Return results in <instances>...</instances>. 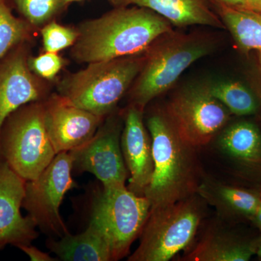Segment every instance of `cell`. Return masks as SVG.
Returning <instances> with one entry per match:
<instances>
[{
	"label": "cell",
	"mask_w": 261,
	"mask_h": 261,
	"mask_svg": "<svg viewBox=\"0 0 261 261\" xmlns=\"http://www.w3.org/2000/svg\"><path fill=\"white\" fill-rule=\"evenodd\" d=\"M218 148L226 157L247 167L261 166V133L248 121L226 126L218 135Z\"/></svg>",
	"instance_id": "d6986e66"
},
{
	"label": "cell",
	"mask_w": 261,
	"mask_h": 261,
	"mask_svg": "<svg viewBox=\"0 0 261 261\" xmlns=\"http://www.w3.org/2000/svg\"><path fill=\"white\" fill-rule=\"evenodd\" d=\"M63 65V59L58 53H47L29 61V66L34 73L51 80L59 73Z\"/></svg>",
	"instance_id": "d4e9b609"
},
{
	"label": "cell",
	"mask_w": 261,
	"mask_h": 261,
	"mask_svg": "<svg viewBox=\"0 0 261 261\" xmlns=\"http://www.w3.org/2000/svg\"><path fill=\"white\" fill-rule=\"evenodd\" d=\"M0 250H1V249H0Z\"/></svg>",
	"instance_id": "836d02e7"
},
{
	"label": "cell",
	"mask_w": 261,
	"mask_h": 261,
	"mask_svg": "<svg viewBox=\"0 0 261 261\" xmlns=\"http://www.w3.org/2000/svg\"><path fill=\"white\" fill-rule=\"evenodd\" d=\"M108 119L88 142L69 151L73 171L92 173L105 187L121 186L128 171L122 154L121 125Z\"/></svg>",
	"instance_id": "30bf717a"
},
{
	"label": "cell",
	"mask_w": 261,
	"mask_h": 261,
	"mask_svg": "<svg viewBox=\"0 0 261 261\" xmlns=\"http://www.w3.org/2000/svg\"><path fill=\"white\" fill-rule=\"evenodd\" d=\"M172 30L168 20L147 8L115 7L81 25L72 55L87 63L137 56Z\"/></svg>",
	"instance_id": "6da1fadb"
},
{
	"label": "cell",
	"mask_w": 261,
	"mask_h": 261,
	"mask_svg": "<svg viewBox=\"0 0 261 261\" xmlns=\"http://www.w3.org/2000/svg\"><path fill=\"white\" fill-rule=\"evenodd\" d=\"M0 153L27 181L47 167L57 153L46 128L43 101L25 105L7 117L0 130Z\"/></svg>",
	"instance_id": "8992f818"
},
{
	"label": "cell",
	"mask_w": 261,
	"mask_h": 261,
	"mask_svg": "<svg viewBox=\"0 0 261 261\" xmlns=\"http://www.w3.org/2000/svg\"><path fill=\"white\" fill-rule=\"evenodd\" d=\"M73 159L68 152L56 154L35 179L27 181L22 207L37 227L61 238L69 233L60 214L65 194L76 186L72 178Z\"/></svg>",
	"instance_id": "ba28073f"
},
{
	"label": "cell",
	"mask_w": 261,
	"mask_h": 261,
	"mask_svg": "<svg viewBox=\"0 0 261 261\" xmlns=\"http://www.w3.org/2000/svg\"><path fill=\"white\" fill-rule=\"evenodd\" d=\"M43 103L46 128L57 154L88 142L104 121L105 118L70 104L60 94Z\"/></svg>",
	"instance_id": "8fae6325"
},
{
	"label": "cell",
	"mask_w": 261,
	"mask_h": 261,
	"mask_svg": "<svg viewBox=\"0 0 261 261\" xmlns=\"http://www.w3.org/2000/svg\"><path fill=\"white\" fill-rule=\"evenodd\" d=\"M213 97L236 116H250L256 113L257 106L251 92L238 82H224L207 86Z\"/></svg>",
	"instance_id": "44dd1931"
},
{
	"label": "cell",
	"mask_w": 261,
	"mask_h": 261,
	"mask_svg": "<svg viewBox=\"0 0 261 261\" xmlns=\"http://www.w3.org/2000/svg\"><path fill=\"white\" fill-rule=\"evenodd\" d=\"M47 246L61 260L113 261L106 234L92 220L83 232L74 235L69 232L58 241L49 239Z\"/></svg>",
	"instance_id": "2e32d148"
},
{
	"label": "cell",
	"mask_w": 261,
	"mask_h": 261,
	"mask_svg": "<svg viewBox=\"0 0 261 261\" xmlns=\"http://www.w3.org/2000/svg\"><path fill=\"white\" fill-rule=\"evenodd\" d=\"M260 195H261V193H260Z\"/></svg>",
	"instance_id": "e575fe53"
},
{
	"label": "cell",
	"mask_w": 261,
	"mask_h": 261,
	"mask_svg": "<svg viewBox=\"0 0 261 261\" xmlns=\"http://www.w3.org/2000/svg\"><path fill=\"white\" fill-rule=\"evenodd\" d=\"M44 94L29 66L24 43L17 46L0 61V130L10 114L29 103L43 101Z\"/></svg>",
	"instance_id": "4fadbf2b"
},
{
	"label": "cell",
	"mask_w": 261,
	"mask_h": 261,
	"mask_svg": "<svg viewBox=\"0 0 261 261\" xmlns=\"http://www.w3.org/2000/svg\"><path fill=\"white\" fill-rule=\"evenodd\" d=\"M145 62V54L94 62L65 79L60 95L76 107L105 118L135 82Z\"/></svg>",
	"instance_id": "277c9868"
},
{
	"label": "cell",
	"mask_w": 261,
	"mask_h": 261,
	"mask_svg": "<svg viewBox=\"0 0 261 261\" xmlns=\"http://www.w3.org/2000/svg\"><path fill=\"white\" fill-rule=\"evenodd\" d=\"M143 113L129 105L121 137L122 154L130 176L127 188L139 196H145L154 170L152 140L144 123Z\"/></svg>",
	"instance_id": "5bb4252c"
},
{
	"label": "cell",
	"mask_w": 261,
	"mask_h": 261,
	"mask_svg": "<svg viewBox=\"0 0 261 261\" xmlns=\"http://www.w3.org/2000/svg\"><path fill=\"white\" fill-rule=\"evenodd\" d=\"M42 36L45 51L58 53L73 45L78 37V32L53 21L42 29Z\"/></svg>",
	"instance_id": "cb8c5ba5"
},
{
	"label": "cell",
	"mask_w": 261,
	"mask_h": 261,
	"mask_svg": "<svg viewBox=\"0 0 261 261\" xmlns=\"http://www.w3.org/2000/svg\"><path fill=\"white\" fill-rule=\"evenodd\" d=\"M259 61H260V63L261 65V53H260V55H259Z\"/></svg>",
	"instance_id": "d6a6232c"
},
{
	"label": "cell",
	"mask_w": 261,
	"mask_h": 261,
	"mask_svg": "<svg viewBox=\"0 0 261 261\" xmlns=\"http://www.w3.org/2000/svg\"><path fill=\"white\" fill-rule=\"evenodd\" d=\"M255 254H257V256L261 259V238L259 239L258 241L256 243V252H255Z\"/></svg>",
	"instance_id": "f546056e"
},
{
	"label": "cell",
	"mask_w": 261,
	"mask_h": 261,
	"mask_svg": "<svg viewBox=\"0 0 261 261\" xmlns=\"http://www.w3.org/2000/svg\"><path fill=\"white\" fill-rule=\"evenodd\" d=\"M114 7L138 6L161 15L178 27L207 25L225 29L219 15L211 9L208 0H110Z\"/></svg>",
	"instance_id": "9a60e30c"
},
{
	"label": "cell",
	"mask_w": 261,
	"mask_h": 261,
	"mask_svg": "<svg viewBox=\"0 0 261 261\" xmlns=\"http://www.w3.org/2000/svg\"><path fill=\"white\" fill-rule=\"evenodd\" d=\"M163 110L181 138L197 148L210 143L226 126L231 114L211 95L207 86L182 89Z\"/></svg>",
	"instance_id": "9c48e42d"
},
{
	"label": "cell",
	"mask_w": 261,
	"mask_h": 261,
	"mask_svg": "<svg viewBox=\"0 0 261 261\" xmlns=\"http://www.w3.org/2000/svg\"><path fill=\"white\" fill-rule=\"evenodd\" d=\"M147 127L152 140L154 170L145 196L151 207L197 194L203 178L197 147L181 138L163 108L149 116Z\"/></svg>",
	"instance_id": "7a4b0ae2"
},
{
	"label": "cell",
	"mask_w": 261,
	"mask_h": 261,
	"mask_svg": "<svg viewBox=\"0 0 261 261\" xmlns=\"http://www.w3.org/2000/svg\"><path fill=\"white\" fill-rule=\"evenodd\" d=\"M253 10H255V11L260 12L261 13V4L260 5H258V6H257V8Z\"/></svg>",
	"instance_id": "1f68e13d"
},
{
	"label": "cell",
	"mask_w": 261,
	"mask_h": 261,
	"mask_svg": "<svg viewBox=\"0 0 261 261\" xmlns=\"http://www.w3.org/2000/svg\"><path fill=\"white\" fill-rule=\"evenodd\" d=\"M21 251L27 254L32 261H55L58 260V259H55L54 257H51L49 254L39 250L37 247L32 246V244L30 245H21L18 247Z\"/></svg>",
	"instance_id": "484cf974"
},
{
	"label": "cell",
	"mask_w": 261,
	"mask_h": 261,
	"mask_svg": "<svg viewBox=\"0 0 261 261\" xmlns=\"http://www.w3.org/2000/svg\"><path fill=\"white\" fill-rule=\"evenodd\" d=\"M206 202L195 194L151 207L140 243L128 261H168L191 246L205 216Z\"/></svg>",
	"instance_id": "5b68a950"
},
{
	"label": "cell",
	"mask_w": 261,
	"mask_h": 261,
	"mask_svg": "<svg viewBox=\"0 0 261 261\" xmlns=\"http://www.w3.org/2000/svg\"><path fill=\"white\" fill-rule=\"evenodd\" d=\"M32 25L17 18L6 0H0V61L30 37Z\"/></svg>",
	"instance_id": "7402d4cb"
},
{
	"label": "cell",
	"mask_w": 261,
	"mask_h": 261,
	"mask_svg": "<svg viewBox=\"0 0 261 261\" xmlns=\"http://www.w3.org/2000/svg\"><path fill=\"white\" fill-rule=\"evenodd\" d=\"M214 6L224 5L236 8H246L248 0H208Z\"/></svg>",
	"instance_id": "4316f807"
},
{
	"label": "cell",
	"mask_w": 261,
	"mask_h": 261,
	"mask_svg": "<svg viewBox=\"0 0 261 261\" xmlns=\"http://www.w3.org/2000/svg\"><path fill=\"white\" fill-rule=\"evenodd\" d=\"M256 252V243L243 241L222 229L213 228L189 249L182 260L247 261Z\"/></svg>",
	"instance_id": "e0dca14e"
},
{
	"label": "cell",
	"mask_w": 261,
	"mask_h": 261,
	"mask_svg": "<svg viewBox=\"0 0 261 261\" xmlns=\"http://www.w3.org/2000/svg\"><path fill=\"white\" fill-rule=\"evenodd\" d=\"M197 194L206 203L214 206L223 216H241L250 219L255 214L261 200L260 193L224 185L204 177Z\"/></svg>",
	"instance_id": "ac0fdd59"
},
{
	"label": "cell",
	"mask_w": 261,
	"mask_h": 261,
	"mask_svg": "<svg viewBox=\"0 0 261 261\" xmlns=\"http://www.w3.org/2000/svg\"><path fill=\"white\" fill-rule=\"evenodd\" d=\"M260 4L261 0H248L247 8L245 9L255 10Z\"/></svg>",
	"instance_id": "f1b7e54d"
},
{
	"label": "cell",
	"mask_w": 261,
	"mask_h": 261,
	"mask_svg": "<svg viewBox=\"0 0 261 261\" xmlns=\"http://www.w3.org/2000/svg\"><path fill=\"white\" fill-rule=\"evenodd\" d=\"M32 25L49 21L68 5L65 0H6Z\"/></svg>",
	"instance_id": "603a6c76"
},
{
	"label": "cell",
	"mask_w": 261,
	"mask_h": 261,
	"mask_svg": "<svg viewBox=\"0 0 261 261\" xmlns=\"http://www.w3.org/2000/svg\"><path fill=\"white\" fill-rule=\"evenodd\" d=\"M214 48V40L203 34L172 30L161 35L144 53L143 66L130 87V105L145 111L151 101L171 88L190 65Z\"/></svg>",
	"instance_id": "3957f363"
},
{
	"label": "cell",
	"mask_w": 261,
	"mask_h": 261,
	"mask_svg": "<svg viewBox=\"0 0 261 261\" xmlns=\"http://www.w3.org/2000/svg\"><path fill=\"white\" fill-rule=\"evenodd\" d=\"M82 1V0H65V2H66L67 4H69L70 3H73V2H80Z\"/></svg>",
	"instance_id": "4dcf8cb0"
},
{
	"label": "cell",
	"mask_w": 261,
	"mask_h": 261,
	"mask_svg": "<svg viewBox=\"0 0 261 261\" xmlns=\"http://www.w3.org/2000/svg\"><path fill=\"white\" fill-rule=\"evenodd\" d=\"M25 183L4 159H0V249L30 245L39 236L34 220L21 214Z\"/></svg>",
	"instance_id": "7c38bea8"
},
{
	"label": "cell",
	"mask_w": 261,
	"mask_h": 261,
	"mask_svg": "<svg viewBox=\"0 0 261 261\" xmlns=\"http://www.w3.org/2000/svg\"><path fill=\"white\" fill-rule=\"evenodd\" d=\"M251 220L255 223L261 231V200L256 211H255V214L252 216Z\"/></svg>",
	"instance_id": "83f0119b"
},
{
	"label": "cell",
	"mask_w": 261,
	"mask_h": 261,
	"mask_svg": "<svg viewBox=\"0 0 261 261\" xmlns=\"http://www.w3.org/2000/svg\"><path fill=\"white\" fill-rule=\"evenodd\" d=\"M216 7L218 15L239 45L261 53V13L245 8Z\"/></svg>",
	"instance_id": "ffe728a7"
},
{
	"label": "cell",
	"mask_w": 261,
	"mask_h": 261,
	"mask_svg": "<svg viewBox=\"0 0 261 261\" xmlns=\"http://www.w3.org/2000/svg\"><path fill=\"white\" fill-rule=\"evenodd\" d=\"M151 209L145 196L130 192L126 185L105 187L94 195L90 220L106 234L113 261L128 255L130 246L140 238Z\"/></svg>",
	"instance_id": "52a82bcc"
}]
</instances>
